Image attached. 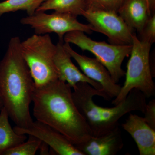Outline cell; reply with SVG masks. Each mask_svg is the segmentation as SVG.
Listing matches in <instances>:
<instances>
[{
  "mask_svg": "<svg viewBox=\"0 0 155 155\" xmlns=\"http://www.w3.org/2000/svg\"><path fill=\"white\" fill-rule=\"evenodd\" d=\"M132 49L125 73V80L119 94L112 101L114 105L123 101L134 89L141 92L146 98L155 95V84L150 61L152 45L142 41L134 33Z\"/></svg>",
  "mask_w": 155,
  "mask_h": 155,
  "instance_id": "obj_4",
  "label": "cell"
},
{
  "mask_svg": "<svg viewBox=\"0 0 155 155\" xmlns=\"http://www.w3.org/2000/svg\"><path fill=\"white\" fill-rule=\"evenodd\" d=\"M77 17L68 13L54 11L48 14L45 12L36 11L32 15L22 18L20 22L22 25L30 26L36 34H57L60 40L64 41V35L70 31H80L91 34L94 31L91 24L81 23Z\"/></svg>",
  "mask_w": 155,
  "mask_h": 155,
  "instance_id": "obj_7",
  "label": "cell"
},
{
  "mask_svg": "<svg viewBox=\"0 0 155 155\" xmlns=\"http://www.w3.org/2000/svg\"><path fill=\"white\" fill-rule=\"evenodd\" d=\"M93 26L94 31L107 37L114 45H131L134 29L125 23L117 12L87 8L81 13Z\"/></svg>",
  "mask_w": 155,
  "mask_h": 155,
  "instance_id": "obj_8",
  "label": "cell"
},
{
  "mask_svg": "<svg viewBox=\"0 0 155 155\" xmlns=\"http://www.w3.org/2000/svg\"><path fill=\"white\" fill-rule=\"evenodd\" d=\"M153 12L143 0H124L117 13L130 28L140 33Z\"/></svg>",
  "mask_w": 155,
  "mask_h": 155,
  "instance_id": "obj_14",
  "label": "cell"
},
{
  "mask_svg": "<svg viewBox=\"0 0 155 155\" xmlns=\"http://www.w3.org/2000/svg\"><path fill=\"white\" fill-rule=\"evenodd\" d=\"M21 42L19 36L11 38L0 61V97L16 126L26 128L34 121L30 107L35 85L22 57Z\"/></svg>",
  "mask_w": 155,
  "mask_h": 155,
  "instance_id": "obj_2",
  "label": "cell"
},
{
  "mask_svg": "<svg viewBox=\"0 0 155 155\" xmlns=\"http://www.w3.org/2000/svg\"><path fill=\"white\" fill-rule=\"evenodd\" d=\"M140 40L152 45L155 41V14H152L140 33Z\"/></svg>",
  "mask_w": 155,
  "mask_h": 155,
  "instance_id": "obj_20",
  "label": "cell"
},
{
  "mask_svg": "<svg viewBox=\"0 0 155 155\" xmlns=\"http://www.w3.org/2000/svg\"><path fill=\"white\" fill-rule=\"evenodd\" d=\"M3 107V104L2 100L1 99V97H0V112H1V110L2 109Z\"/></svg>",
  "mask_w": 155,
  "mask_h": 155,
  "instance_id": "obj_24",
  "label": "cell"
},
{
  "mask_svg": "<svg viewBox=\"0 0 155 155\" xmlns=\"http://www.w3.org/2000/svg\"><path fill=\"white\" fill-rule=\"evenodd\" d=\"M150 7L152 11H154L155 0H143Z\"/></svg>",
  "mask_w": 155,
  "mask_h": 155,
  "instance_id": "obj_23",
  "label": "cell"
},
{
  "mask_svg": "<svg viewBox=\"0 0 155 155\" xmlns=\"http://www.w3.org/2000/svg\"><path fill=\"white\" fill-rule=\"evenodd\" d=\"M40 154L41 155H49L50 154V147L48 144L41 141V144L39 148Z\"/></svg>",
  "mask_w": 155,
  "mask_h": 155,
  "instance_id": "obj_22",
  "label": "cell"
},
{
  "mask_svg": "<svg viewBox=\"0 0 155 155\" xmlns=\"http://www.w3.org/2000/svg\"><path fill=\"white\" fill-rule=\"evenodd\" d=\"M9 118L8 112L3 107L0 112V155L27 139V135L19 134L12 128Z\"/></svg>",
  "mask_w": 155,
  "mask_h": 155,
  "instance_id": "obj_15",
  "label": "cell"
},
{
  "mask_svg": "<svg viewBox=\"0 0 155 155\" xmlns=\"http://www.w3.org/2000/svg\"><path fill=\"white\" fill-rule=\"evenodd\" d=\"M63 45L71 58L76 61L81 72L89 78L100 84L110 100L118 95L121 86L114 82L110 72L96 58L78 54L68 43H64Z\"/></svg>",
  "mask_w": 155,
  "mask_h": 155,
  "instance_id": "obj_9",
  "label": "cell"
},
{
  "mask_svg": "<svg viewBox=\"0 0 155 155\" xmlns=\"http://www.w3.org/2000/svg\"><path fill=\"white\" fill-rule=\"evenodd\" d=\"M45 0H5L0 2V17L4 14L19 11H26L28 15L36 12Z\"/></svg>",
  "mask_w": 155,
  "mask_h": 155,
  "instance_id": "obj_17",
  "label": "cell"
},
{
  "mask_svg": "<svg viewBox=\"0 0 155 155\" xmlns=\"http://www.w3.org/2000/svg\"><path fill=\"white\" fill-rule=\"evenodd\" d=\"M73 101L85 119L91 136H98L119 125V121L126 114L134 111L144 113L146 97L136 89L130 91L126 98L115 107L104 108L98 106L93 97H102L110 101L102 89H97L86 82H79L72 88Z\"/></svg>",
  "mask_w": 155,
  "mask_h": 155,
  "instance_id": "obj_3",
  "label": "cell"
},
{
  "mask_svg": "<svg viewBox=\"0 0 155 155\" xmlns=\"http://www.w3.org/2000/svg\"><path fill=\"white\" fill-rule=\"evenodd\" d=\"M64 41L60 40L56 45L54 64L58 80L68 84L72 88L79 82H86L97 89H101L98 83L91 80L73 64L71 56L64 47Z\"/></svg>",
  "mask_w": 155,
  "mask_h": 155,
  "instance_id": "obj_11",
  "label": "cell"
},
{
  "mask_svg": "<svg viewBox=\"0 0 155 155\" xmlns=\"http://www.w3.org/2000/svg\"><path fill=\"white\" fill-rule=\"evenodd\" d=\"M122 126L135 142L140 155H155V129L143 117L130 114Z\"/></svg>",
  "mask_w": 155,
  "mask_h": 155,
  "instance_id": "obj_13",
  "label": "cell"
},
{
  "mask_svg": "<svg viewBox=\"0 0 155 155\" xmlns=\"http://www.w3.org/2000/svg\"><path fill=\"white\" fill-rule=\"evenodd\" d=\"M28 140L17 146L4 152L2 155H35L38 151L41 141L33 136L28 135Z\"/></svg>",
  "mask_w": 155,
  "mask_h": 155,
  "instance_id": "obj_18",
  "label": "cell"
},
{
  "mask_svg": "<svg viewBox=\"0 0 155 155\" xmlns=\"http://www.w3.org/2000/svg\"><path fill=\"white\" fill-rule=\"evenodd\" d=\"M84 155H116L124 146L119 125L98 136H91L86 141L75 145Z\"/></svg>",
  "mask_w": 155,
  "mask_h": 155,
  "instance_id": "obj_12",
  "label": "cell"
},
{
  "mask_svg": "<svg viewBox=\"0 0 155 155\" xmlns=\"http://www.w3.org/2000/svg\"><path fill=\"white\" fill-rule=\"evenodd\" d=\"M87 8L118 12L124 0H87Z\"/></svg>",
  "mask_w": 155,
  "mask_h": 155,
  "instance_id": "obj_19",
  "label": "cell"
},
{
  "mask_svg": "<svg viewBox=\"0 0 155 155\" xmlns=\"http://www.w3.org/2000/svg\"><path fill=\"white\" fill-rule=\"evenodd\" d=\"M72 89L58 79L35 87L32 102L37 121L58 130L75 145L86 141L91 134L73 101Z\"/></svg>",
  "mask_w": 155,
  "mask_h": 155,
  "instance_id": "obj_1",
  "label": "cell"
},
{
  "mask_svg": "<svg viewBox=\"0 0 155 155\" xmlns=\"http://www.w3.org/2000/svg\"><path fill=\"white\" fill-rule=\"evenodd\" d=\"M145 121L150 127L155 129V100H151L147 104L144 113Z\"/></svg>",
  "mask_w": 155,
  "mask_h": 155,
  "instance_id": "obj_21",
  "label": "cell"
},
{
  "mask_svg": "<svg viewBox=\"0 0 155 155\" xmlns=\"http://www.w3.org/2000/svg\"><path fill=\"white\" fill-rule=\"evenodd\" d=\"M20 47L35 87L58 80L53 61L56 45L54 44L49 35L35 34L21 41Z\"/></svg>",
  "mask_w": 155,
  "mask_h": 155,
  "instance_id": "obj_5",
  "label": "cell"
},
{
  "mask_svg": "<svg viewBox=\"0 0 155 155\" xmlns=\"http://www.w3.org/2000/svg\"><path fill=\"white\" fill-rule=\"evenodd\" d=\"M87 8V0H45L36 11L53 10L55 12L68 13L78 17L81 16Z\"/></svg>",
  "mask_w": 155,
  "mask_h": 155,
  "instance_id": "obj_16",
  "label": "cell"
},
{
  "mask_svg": "<svg viewBox=\"0 0 155 155\" xmlns=\"http://www.w3.org/2000/svg\"><path fill=\"white\" fill-rule=\"evenodd\" d=\"M65 42L75 45L83 51L93 54L98 61L107 68L114 82L118 83L125 75L122 69L125 58L129 57L132 45H117L97 41L88 37L83 31H74L64 35Z\"/></svg>",
  "mask_w": 155,
  "mask_h": 155,
  "instance_id": "obj_6",
  "label": "cell"
},
{
  "mask_svg": "<svg viewBox=\"0 0 155 155\" xmlns=\"http://www.w3.org/2000/svg\"><path fill=\"white\" fill-rule=\"evenodd\" d=\"M14 130L19 134L33 136L46 143L50 147V154L59 155H84L75 145L63 134L52 127L39 121H33L29 127L15 126Z\"/></svg>",
  "mask_w": 155,
  "mask_h": 155,
  "instance_id": "obj_10",
  "label": "cell"
}]
</instances>
